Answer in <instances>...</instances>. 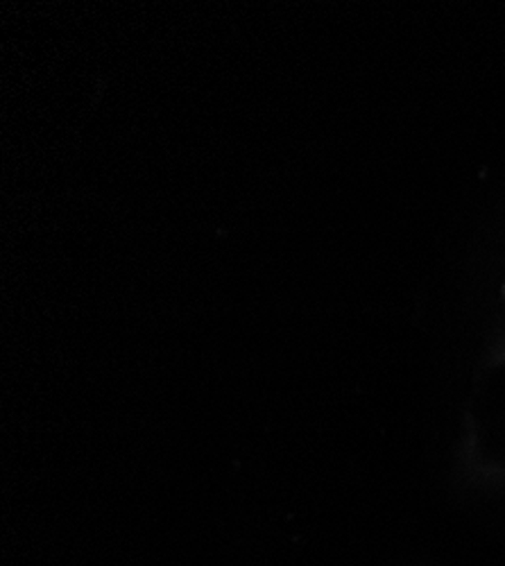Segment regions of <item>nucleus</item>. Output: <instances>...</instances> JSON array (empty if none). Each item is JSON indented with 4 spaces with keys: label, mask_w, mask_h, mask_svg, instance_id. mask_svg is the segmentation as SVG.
I'll list each match as a JSON object with an SVG mask.
<instances>
[]
</instances>
